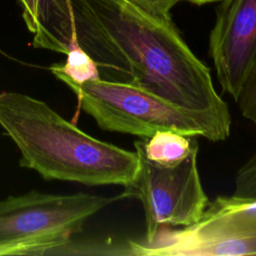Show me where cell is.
I'll return each mask as SVG.
<instances>
[{"instance_id": "cell-11", "label": "cell", "mask_w": 256, "mask_h": 256, "mask_svg": "<svg viewBox=\"0 0 256 256\" xmlns=\"http://www.w3.org/2000/svg\"><path fill=\"white\" fill-rule=\"evenodd\" d=\"M230 196L241 204L256 208V149L237 170Z\"/></svg>"}, {"instance_id": "cell-14", "label": "cell", "mask_w": 256, "mask_h": 256, "mask_svg": "<svg viewBox=\"0 0 256 256\" xmlns=\"http://www.w3.org/2000/svg\"><path fill=\"white\" fill-rule=\"evenodd\" d=\"M22 8V16L28 30L33 33L37 20V10L39 0H18Z\"/></svg>"}, {"instance_id": "cell-15", "label": "cell", "mask_w": 256, "mask_h": 256, "mask_svg": "<svg viewBox=\"0 0 256 256\" xmlns=\"http://www.w3.org/2000/svg\"><path fill=\"white\" fill-rule=\"evenodd\" d=\"M191 3H194V4H198V5H201V4H206V3H210V2H216V1H220V0H187Z\"/></svg>"}, {"instance_id": "cell-13", "label": "cell", "mask_w": 256, "mask_h": 256, "mask_svg": "<svg viewBox=\"0 0 256 256\" xmlns=\"http://www.w3.org/2000/svg\"><path fill=\"white\" fill-rule=\"evenodd\" d=\"M135 7L154 17L172 21L171 9L180 0H126Z\"/></svg>"}, {"instance_id": "cell-6", "label": "cell", "mask_w": 256, "mask_h": 256, "mask_svg": "<svg viewBox=\"0 0 256 256\" xmlns=\"http://www.w3.org/2000/svg\"><path fill=\"white\" fill-rule=\"evenodd\" d=\"M134 249L135 256L256 255V208L218 196L195 224L165 227L150 243L135 241Z\"/></svg>"}, {"instance_id": "cell-3", "label": "cell", "mask_w": 256, "mask_h": 256, "mask_svg": "<svg viewBox=\"0 0 256 256\" xmlns=\"http://www.w3.org/2000/svg\"><path fill=\"white\" fill-rule=\"evenodd\" d=\"M64 83L104 131L148 138L157 131L170 130L212 142L223 141L230 135L231 123L183 108L127 83L101 78L82 84Z\"/></svg>"}, {"instance_id": "cell-4", "label": "cell", "mask_w": 256, "mask_h": 256, "mask_svg": "<svg viewBox=\"0 0 256 256\" xmlns=\"http://www.w3.org/2000/svg\"><path fill=\"white\" fill-rule=\"evenodd\" d=\"M120 195L38 191L0 200V255H44L65 245L85 221Z\"/></svg>"}, {"instance_id": "cell-2", "label": "cell", "mask_w": 256, "mask_h": 256, "mask_svg": "<svg viewBox=\"0 0 256 256\" xmlns=\"http://www.w3.org/2000/svg\"><path fill=\"white\" fill-rule=\"evenodd\" d=\"M0 126L18 147L20 165L45 180L126 186L138 168L135 151L86 134L26 94L0 92Z\"/></svg>"}, {"instance_id": "cell-8", "label": "cell", "mask_w": 256, "mask_h": 256, "mask_svg": "<svg viewBox=\"0 0 256 256\" xmlns=\"http://www.w3.org/2000/svg\"><path fill=\"white\" fill-rule=\"evenodd\" d=\"M134 145L138 146L151 162L173 166L183 161L198 144L195 137L164 130L157 131L148 138L135 140Z\"/></svg>"}, {"instance_id": "cell-5", "label": "cell", "mask_w": 256, "mask_h": 256, "mask_svg": "<svg viewBox=\"0 0 256 256\" xmlns=\"http://www.w3.org/2000/svg\"><path fill=\"white\" fill-rule=\"evenodd\" d=\"M134 148L138 168L120 197L136 198L143 206L145 238L142 242L150 243L165 227H189L198 222L210 203L198 170V145L173 166L153 163L138 146Z\"/></svg>"}, {"instance_id": "cell-7", "label": "cell", "mask_w": 256, "mask_h": 256, "mask_svg": "<svg viewBox=\"0 0 256 256\" xmlns=\"http://www.w3.org/2000/svg\"><path fill=\"white\" fill-rule=\"evenodd\" d=\"M209 53L218 83L235 101L256 60V0H223Z\"/></svg>"}, {"instance_id": "cell-9", "label": "cell", "mask_w": 256, "mask_h": 256, "mask_svg": "<svg viewBox=\"0 0 256 256\" xmlns=\"http://www.w3.org/2000/svg\"><path fill=\"white\" fill-rule=\"evenodd\" d=\"M65 55L66 60L64 63H54L49 67L53 75L62 82L70 81L76 84H82L86 81L100 78L96 62L79 46L76 37L71 39Z\"/></svg>"}, {"instance_id": "cell-10", "label": "cell", "mask_w": 256, "mask_h": 256, "mask_svg": "<svg viewBox=\"0 0 256 256\" xmlns=\"http://www.w3.org/2000/svg\"><path fill=\"white\" fill-rule=\"evenodd\" d=\"M49 254L135 256L134 240L106 239L74 242L71 239L68 243L52 250Z\"/></svg>"}, {"instance_id": "cell-1", "label": "cell", "mask_w": 256, "mask_h": 256, "mask_svg": "<svg viewBox=\"0 0 256 256\" xmlns=\"http://www.w3.org/2000/svg\"><path fill=\"white\" fill-rule=\"evenodd\" d=\"M72 35L96 62L101 79L127 83L183 108L232 123L211 71L172 21L126 0H67L56 42L66 54Z\"/></svg>"}, {"instance_id": "cell-12", "label": "cell", "mask_w": 256, "mask_h": 256, "mask_svg": "<svg viewBox=\"0 0 256 256\" xmlns=\"http://www.w3.org/2000/svg\"><path fill=\"white\" fill-rule=\"evenodd\" d=\"M235 102L241 115L256 127V60Z\"/></svg>"}]
</instances>
